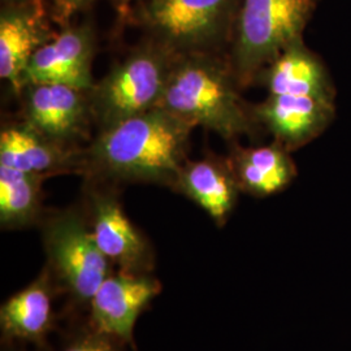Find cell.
Masks as SVG:
<instances>
[{"instance_id":"1","label":"cell","mask_w":351,"mask_h":351,"mask_svg":"<svg viewBox=\"0 0 351 351\" xmlns=\"http://www.w3.org/2000/svg\"><path fill=\"white\" fill-rule=\"evenodd\" d=\"M197 126L154 108L99 130L82 151V169L91 181L149 182L173 186L186 163L190 136Z\"/></svg>"},{"instance_id":"2","label":"cell","mask_w":351,"mask_h":351,"mask_svg":"<svg viewBox=\"0 0 351 351\" xmlns=\"http://www.w3.org/2000/svg\"><path fill=\"white\" fill-rule=\"evenodd\" d=\"M229 60L216 53L178 55L158 107L226 141L262 130Z\"/></svg>"},{"instance_id":"3","label":"cell","mask_w":351,"mask_h":351,"mask_svg":"<svg viewBox=\"0 0 351 351\" xmlns=\"http://www.w3.org/2000/svg\"><path fill=\"white\" fill-rule=\"evenodd\" d=\"M315 5L316 0H242L228 58L239 88L255 84L290 43L303 38Z\"/></svg>"},{"instance_id":"4","label":"cell","mask_w":351,"mask_h":351,"mask_svg":"<svg viewBox=\"0 0 351 351\" xmlns=\"http://www.w3.org/2000/svg\"><path fill=\"white\" fill-rule=\"evenodd\" d=\"M40 224L46 268L58 293L77 311H88L94 294L112 274V263L97 245L84 208L58 211Z\"/></svg>"},{"instance_id":"5","label":"cell","mask_w":351,"mask_h":351,"mask_svg":"<svg viewBox=\"0 0 351 351\" xmlns=\"http://www.w3.org/2000/svg\"><path fill=\"white\" fill-rule=\"evenodd\" d=\"M177 53L150 39L116 64L90 90L91 111L99 130L158 107Z\"/></svg>"},{"instance_id":"6","label":"cell","mask_w":351,"mask_h":351,"mask_svg":"<svg viewBox=\"0 0 351 351\" xmlns=\"http://www.w3.org/2000/svg\"><path fill=\"white\" fill-rule=\"evenodd\" d=\"M239 0H147L138 19L151 39L177 55L216 53L230 43Z\"/></svg>"},{"instance_id":"7","label":"cell","mask_w":351,"mask_h":351,"mask_svg":"<svg viewBox=\"0 0 351 351\" xmlns=\"http://www.w3.org/2000/svg\"><path fill=\"white\" fill-rule=\"evenodd\" d=\"M84 211L93 236L107 259L119 271L134 275L151 274L155 265L152 246L124 213L112 190L90 181Z\"/></svg>"},{"instance_id":"8","label":"cell","mask_w":351,"mask_h":351,"mask_svg":"<svg viewBox=\"0 0 351 351\" xmlns=\"http://www.w3.org/2000/svg\"><path fill=\"white\" fill-rule=\"evenodd\" d=\"M24 123L46 138L73 147L94 121L90 91L53 84L29 85L23 90Z\"/></svg>"},{"instance_id":"9","label":"cell","mask_w":351,"mask_h":351,"mask_svg":"<svg viewBox=\"0 0 351 351\" xmlns=\"http://www.w3.org/2000/svg\"><path fill=\"white\" fill-rule=\"evenodd\" d=\"M160 291L162 284L151 274H111L91 300L88 326L134 346L136 323Z\"/></svg>"},{"instance_id":"10","label":"cell","mask_w":351,"mask_h":351,"mask_svg":"<svg viewBox=\"0 0 351 351\" xmlns=\"http://www.w3.org/2000/svg\"><path fill=\"white\" fill-rule=\"evenodd\" d=\"M95 34L91 25H66L43 45L26 65L21 93L29 85L53 84L90 91L94 88L91 65Z\"/></svg>"},{"instance_id":"11","label":"cell","mask_w":351,"mask_h":351,"mask_svg":"<svg viewBox=\"0 0 351 351\" xmlns=\"http://www.w3.org/2000/svg\"><path fill=\"white\" fill-rule=\"evenodd\" d=\"M336 114L335 99L268 94L254 107L262 129L289 152L298 150L322 136Z\"/></svg>"},{"instance_id":"12","label":"cell","mask_w":351,"mask_h":351,"mask_svg":"<svg viewBox=\"0 0 351 351\" xmlns=\"http://www.w3.org/2000/svg\"><path fill=\"white\" fill-rule=\"evenodd\" d=\"M47 19L43 0L5 3L0 13V77L17 94L33 55L56 36Z\"/></svg>"},{"instance_id":"13","label":"cell","mask_w":351,"mask_h":351,"mask_svg":"<svg viewBox=\"0 0 351 351\" xmlns=\"http://www.w3.org/2000/svg\"><path fill=\"white\" fill-rule=\"evenodd\" d=\"M56 287L47 268L26 288L13 294L0 308V326L4 339L34 345L39 349L47 346V339L55 328L53 298Z\"/></svg>"},{"instance_id":"14","label":"cell","mask_w":351,"mask_h":351,"mask_svg":"<svg viewBox=\"0 0 351 351\" xmlns=\"http://www.w3.org/2000/svg\"><path fill=\"white\" fill-rule=\"evenodd\" d=\"M0 165L47 177L81 172L82 151L46 138L23 121L1 129Z\"/></svg>"},{"instance_id":"15","label":"cell","mask_w":351,"mask_h":351,"mask_svg":"<svg viewBox=\"0 0 351 351\" xmlns=\"http://www.w3.org/2000/svg\"><path fill=\"white\" fill-rule=\"evenodd\" d=\"M275 95H298L335 99L333 81L322 58L310 50L303 38L290 43L259 77Z\"/></svg>"},{"instance_id":"16","label":"cell","mask_w":351,"mask_h":351,"mask_svg":"<svg viewBox=\"0 0 351 351\" xmlns=\"http://www.w3.org/2000/svg\"><path fill=\"white\" fill-rule=\"evenodd\" d=\"M198 204L219 226H226L242 193L226 159L186 162L172 186Z\"/></svg>"},{"instance_id":"17","label":"cell","mask_w":351,"mask_h":351,"mask_svg":"<svg viewBox=\"0 0 351 351\" xmlns=\"http://www.w3.org/2000/svg\"><path fill=\"white\" fill-rule=\"evenodd\" d=\"M242 193L264 198L284 191L298 175L297 165L277 142L242 147L233 145L226 158Z\"/></svg>"},{"instance_id":"18","label":"cell","mask_w":351,"mask_h":351,"mask_svg":"<svg viewBox=\"0 0 351 351\" xmlns=\"http://www.w3.org/2000/svg\"><path fill=\"white\" fill-rule=\"evenodd\" d=\"M47 176L0 165V226L23 229L40 224L43 213L42 184Z\"/></svg>"},{"instance_id":"19","label":"cell","mask_w":351,"mask_h":351,"mask_svg":"<svg viewBox=\"0 0 351 351\" xmlns=\"http://www.w3.org/2000/svg\"><path fill=\"white\" fill-rule=\"evenodd\" d=\"M126 346L125 342L86 326L68 337L62 351H125Z\"/></svg>"},{"instance_id":"20","label":"cell","mask_w":351,"mask_h":351,"mask_svg":"<svg viewBox=\"0 0 351 351\" xmlns=\"http://www.w3.org/2000/svg\"><path fill=\"white\" fill-rule=\"evenodd\" d=\"M94 0H52V17L62 25H69L75 13L84 11Z\"/></svg>"},{"instance_id":"21","label":"cell","mask_w":351,"mask_h":351,"mask_svg":"<svg viewBox=\"0 0 351 351\" xmlns=\"http://www.w3.org/2000/svg\"><path fill=\"white\" fill-rule=\"evenodd\" d=\"M120 7H126L132 3H143V1H147V0H114Z\"/></svg>"},{"instance_id":"22","label":"cell","mask_w":351,"mask_h":351,"mask_svg":"<svg viewBox=\"0 0 351 351\" xmlns=\"http://www.w3.org/2000/svg\"><path fill=\"white\" fill-rule=\"evenodd\" d=\"M19 1H27V0H5V3H19Z\"/></svg>"},{"instance_id":"23","label":"cell","mask_w":351,"mask_h":351,"mask_svg":"<svg viewBox=\"0 0 351 351\" xmlns=\"http://www.w3.org/2000/svg\"><path fill=\"white\" fill-rule=\"evenodd\" d=\"M13 351H19V350H13Z\"/></svg>"}]
</instances>
